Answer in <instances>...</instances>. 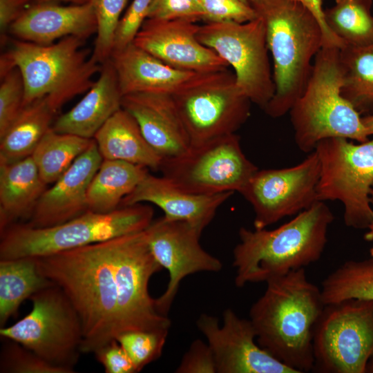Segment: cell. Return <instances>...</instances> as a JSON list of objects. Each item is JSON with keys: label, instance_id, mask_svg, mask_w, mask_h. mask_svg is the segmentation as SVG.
Wrapping results in <instances>:
<instances>
[{"label": "cell", "instance_id": "obj_1", "mask_svg": "<svg viewBox=\"0 0 373 373\" xmlns=\"http://www.w3.org/2000/svg\"><path fill=\"white\" fill-rule=\"evenodd\" d=\"M115 238L35 258L39 272L63 290L79 317L82 354H94L117 334Z\"/></svg>", "mask_w": 373, "mask_h": 373}, {"label": "cell", "instance_id": "obj_2", "mask_svg": "<svg viewBox=\"0 0 373 373\" xmlns=\"http://www.w3.org/2000/svg\"><path fill=\"white\" fill-rule=\"evenodd\" d=\"M266 283L249 310L258 344L299 373L312 370L314 332L325 307L321 289L307 279L305 268Z\"/></svg>", "mask_w": 373, "mask_h": 373}, {"label": "cell", "instance_id": "obj_3", "mask_svg": "<svg viewBox=\"0 0 373 373\" xmlns=\"http://www.w3.org/2000/svg\"><path fill=\"white\" fill-rule=\"evenodd\" d=\"M334 215L323 201H316L292 220L271 230L241 227L233 252L235 284L267 282L316 262L327 242Z\"/></svg>", "mask_w": 373, "mask_h": 373}, {"label": "cell", "instance_id": "obj_4", "mask_svg": "<svg viewBox=\"0 0 373 373\" xmlns=\"http://www.w3.org/2000/svg\"><path fill=\"white\" fill-rule=\"evenodd\" d=\"M250 4L264 23L273 60L275 93L264 110L276 118L289 112L304 90L324 35L315 16L298 1L258 0Z\"/></svg>", "mask_w": 373, "mask_h": 373}, {"label": "cell", "instance_id": "obj_5", "mask_svg": "<svg viewBox=\"0 0 373 373\" xmlns=\"http://www.w3.org/2000/svg\"><path fill=\"white\" fill-rule=\"evenodd\" d=\"M84 40L66 37L49 45L15 41L1 56L0 77L19 68L24 84L23 107L46 98L56 113L74 97L87 92L102 64L88 57Z\"/></svg>", "mask_w": 373, "mask_h": 373}, {"label": "cell", "instance_id": "obj_6", "mask_svg": "<svg viewBox=\"0 0 373 373\" xmlns=\"http://www.w3.org/2000/svg\"><path fill=\"white\" fill-rule=\"evenodd\" d=\"M342 85L340 48L323 46L304 90L289 111L295 142L302 151L311 153L318 142L330 137L369 140L360 113L341 94Z\"/></svg>", "mask_w": 373, "mask_h": 373}, {"label": "cell", "instance_id": "obj_7", "mask_svg": "<svg viewBox=\"0 0 373 373\" xmlns=\"http://www.w3.org/2000/svg\"><path fill=\"white\" fill-rule=\"evenodd\" d=\"M153 213L141 203L108 213L88 210L52 227L15 223L1 232L0 259L41 257L140 232L153 221Z\"/></svg>", "mask_w": 373, "mask_h": 373}, {"label": "cell", "instance_id": "obj_8", "mask_svg": "<svg viewBox=\"0 0 373 373\" xmlns=\"http://www.w3.org/2000/svg\"><path fill=\"white\" fill-rule=\"evenodd\" d=\"M29 299L31 312L12 325L1 327V338L15 341L51 364L74 373L82 354L83 331L72 303L55 284Z\"/></svg>", "mask_w": 373, "mask_h": 373}, {"label": "cell", "instance_id": "obj_9", "mask_svg": "<svg viewBox=\"0 0 373 373\" xmlns=\"http://www.w3.org/2000/svg\"><path fill=\"white\" fill-rule=\"evenodd\" d=\"M314 150L320 162L318 200L340 201L345 225L367 229L373 220V137L359 144L344 137L327 138Z\"/></svg>", "mask_w": 373, "mask_h": 373}, {"label": "cell", "instance_id": "obj_10", "mask_svg": "<svg viewBox=\"0 0 373 373\" xmlns=\"http://www.w3.org/2000/svg\"><path fill=\"white\" fill-rule=\"evenodd\" d=\"M314 372L365 373L373 356V300L325 305L313 336Z\"/></svg>", "mask_w": 373, "mask_h": 373}, {"label": "cell", "instance_id": "obj_11", "mask_svg": "<svg viewBox=\"0 0 373 373\" xmlns=\"http://www.w3.org/2000/svg\"><path fill=\"white\" fill-rule=\"evenodd\" d=\"M171 96L191 145L235 133L250 115L251 101L228 68L200 74Z\"/></svg>", "mask_w": 373, "mask_h": 373}, {"label": "cell", "instance_id": "obj_12", "mask_svg": "<svg viewBox=\"0 0 373 373\" xmlns=\"http://www.w3.org/2000/svg\"><path fill=\"white\" fill-rule=\"evenodd\" d=\"M257 170L236 133L191 145L184 153L163 160L159 169L181 189L202 195L240 193Z\"/></svg>", "mask_w": 373, "mask_h": 373}, {"label": "cell", "instance_id": "obj_13", "mask_svg": "<svg viewBox=\"0 0 373 373\" xmlns=\"http://www.w3.org/2000/svg\"><path fill=\"white\" fill-rule=\"evenodd\" d=\"M197 38L231 66L242 93L265 109L274 97L275 84L262 19L207 22L200 26Z\"/></svg>", "mask_w": 373, "mask_h": 373}, {"label": "cell", "instance_id": "obj_14", "mask_svg": "<svg viewBox=\"0 0 373 373\" xmlns=\"http://www.w3.org/2000/svg\"><path fill=\"white\" fill-rule=\"evenodd\" d=\"M114 269L117 335L132 330L169 329L170 318L157 311L149 291L151 276L162 267L150 250L145 230L115 238Z\"/></svg>", "mask_w": 373, "mask_h": 373}, {"label": "cell", "instance_id": "obj_15", "mask_svg": "<svg viewBox=\"0 0 373 373\" xmlns=\"http://www.w3.org/2000/svg\"><path fill=\"white\" fill-rule=\"evenodd\" d=\"M320 162L315 150L288 168L257 170L240 193L251 205L254 229L299 213L316 201Z\"/></svg>", "mask_w": 373, "mask_h": 373}, {"label": "cell", "instance_id": "obj_16", "mask_svg": "<svg viewBox=\"0 0 373 373\" xmlns=\"http://www.w3.org/2000/svg\"><path fill=\"white\" fill-rule=\"evenodd\" d=\"M145 231L152 254L169 272L166 290L155 298L157 311L168 316L180 284L185 277L198 272H219L222 264L201 247L202 231L187 222L163 216L153 221Z\"/></svg>", "mask_w": 373, "mask_h": 373}, {"label": "cell", "instance_id": "obj_17", "mask_svg": "<svg viewBox=\"0 0 373 373\" xmlns=\"http://www.w3.org/2000/svg\"><path fill=\"white\" fill-rule=\"evenodd\" d=\"M196 323L213 354L216 373H299L260 347L251 321L231 308L224 310L220 325L207 314Z\"/></svg>", "mask_w": 373, "mask_h": 373}, {"label": "cell", "instance_id": "obj_18", "mask_svg": "<svg viewBox=\"0 0 373 373\" xmlns=\"http://www.w3.org/2000/svg\"><path fill=\"white\" fill-rule=\"evenodd\" d=\"M200 25L191 19H146L133 44L175 68L214 73L229 65L197 38Z\"/></svg>", "mask_w": 373, "mask_h": 373}, {"label": "cell", "instance_id": "obj_19", "mask_svg": "<svg viewBox=\"0 0 373 373\" xmlns=\"http://www.w3.org/2000/svg\"><path fill=\"white\" fill-rule=\"evenodd\" d=\"M102 160L93 139L87 150L42 193L27 224L35 227H52L88 211L87 190Z\"/></svg>", "mask_w": 373, "mask_h": 373}, {"label": "cell", "instance_id": "obj_20", "mask_svg": "<svg viewBox=\"0 0 373 373\" xmlns=\"http://www.w3.org/2000/svg\"><path fill=\"white\" fill-rule=\"evenodd\" d=\"M97 30V18L91 1L70 6L35 2L9 28L19 39L39 45H49L69 36L85 40Z\"/></svg>", "mask_w": 373, "mask_h": 373}, {"label": "cell", "instance_id": "obj_21", "mask_svg": "<svg viewBox=\"0 0 373 373\" xmlns=\"http://www.w3.org/2000/svg\"><path fill=\"white\" fill-rule=\"evenodd\" d=\"M122 108L136 120L145 140L163 160L178 156L191 146L171 95L133 93L123 95Z\"/></svg>", "mask_w": 373, "mask_h": 373}, {"label": "cell", "instance_id": "obj_22", "mask_svg": "<svg viewBox=\"0 0 373 373\" xmlns=\"http://www.w3.org/2000/svg\"><path fill=\"white\" fill-rule=\"evenodd\" d=\"M233 192L211 195L187 192L164 176L149 173L121 202V207L143 202L152 203L161 209L169 220L185 221L202 232L213 219L218 209Z\"/></svg>", "mask_w": 373, "mask_h": 373}, {"label": "cell", "instance_id": "obj_23", "mask_svg": "<svg viewBox=\"0 0 373 373\" xmlns=\"http://www.w3.org/2000/svg\"><path fill=\"white\" fill-rule=\"evenodd\" d=\"M110 59L122 95L142 93L173 95L202 74L171 67L133 44L113 51Z\"/></svg>", "mask_w": 373, "mask_h": 373}, {"label": "cell", "instance_id": "obj_24", "mask_svg": "<svg viewBox=\"0 0 373 373\" xmlns=\"http://www.w3.org/2000/svg\"><path fill=\"white\" fill-rule=\"evenodd\" d=\"M122 97L115 70L109 59L102 64L97 80L84 97L59 116L52 128L57 133L93 139L107 120L122 108Z\"/></svg>", "mask_w": 373, "mask_h": 373}, {"label": "cell", "instance_id": "obj_25", "mask_svg": "<svg viewBox=\"0 0 373 373\" xmlns=\"http://www.w3.org/2000/svg\"><path fill=\"white\" fill-rule=\"evenodd\" d=\"M46 184L32 157L0 164V229L30 218Z\"/></svg>", "mask_w": 373, "mask_h": 373}, {"label": "cell", "instance_id": "obj_26", "mask_svg": "<svg viewBox=\"0 0 373 373\" xmlns=\"http://www.w3.org/2000/svg\"><path fill=\"white\" fill-rule=\"evenodd\" d=\"M103 159L158 170L162 158L145 140L135 118L124 108L115 113L93 137Z\"/></svg>", "mask_w": 373, "mask_h": 373}, {"label": "cell", "instance_id": "obj_27", "mask_svg": "<svg viewBox=\"0 0 373 373\" xmlns=\"http://www.w3.org/2000/svg\"><path fill=\"white\" fill-rule=\"evenodd\" d=\"M148 173V169L140 165L103 159L87 190V209L108 213L121 207L122 200Z\"/></svg>", "mask_w": 373, "mask_h": 373}, {"label": "cell", "instance_id": "obj_28", "mask_svg": "<svg viewBox=\"0 0 373 373\" xmlns=\"http://www.w3.org/2000/svg\"><path fill=\"white\" fill-rule=\"evenodd\" d=\"M55 114L46 98L24 106L0 136V164L31 156L41 138L52 127Z\"/></svg>", "mask_w": 373, "mask_h": 373}, {"label": "cell", "instance_id": "obj_29", "mask_svg": "<svg viewBox=\"0 0 373 373\" xmlns=\"http://www.w3.org/2000/svg\"><path fill=\"white\" fill-rule=\"evenodd\" d=\"M53 284L39 272L35 258L0 259L1 327L26 299Z\"/></svg>", "mask_w": 373, "mask_h": 373}, {"label": "cell", "instance_id": "obj_30", "mask_svg": "<svg viewBox=\"0 0 373 373\" xmlns=\"http://www.w3.org/2000/svg\"><path fill=\"white\" fill-rule=\"evenodd\" d=\"M343 68L342 95L360 113H373V48L344 46L340 48Z\"/></svg>", "mask_w": 373, "mask_h": 373}, {"label": "cell", "instance_id": "obj_31", "mask_svg": "<svg viewBox=\"0 0 373 373\" xmlns=\"http://www.w3.org/2000/svg\"><path fill=\"white\" fill-rule=\"evenodd\" d=\"M372 0H344L324 10L329 30L345 46L373 48Z\"/></svg>", "mask_w": 373, "mask_h": 373}, {"label": "cell", "instance_id": "obj_32", "mask_svg": "<svg viewBox=\"0 0 373 373\" xmlns=\"http://www.w3.org/2000/svg\"><path fill=\"white\" fill-rule=\"evenodd\" d=\"M93 142V139L57 133L51 127L32 155L43 181L47 185L54 183Z\"/></svg>", "mask_w": 373, "mask_h": 373}, {"label": "cell", "instance_id": "obj_33", "mask_svg": "<svg viewBox=\"0 0 373 373\" xmlns=\"http://www.w3.org/2000/svg\"><path fill=\"white\" fill-rule=\"evenodd\" d=\"M325 305L350 298L373 300V258L348 260L322 282Z\"/></svg>", "mask_w": 373, "mask_h": 373}, {"label": "cell", "instance_id": "obj_34", "mask_svg": "<svg viewBox=\"0 0 373 373\" xmlns=\"http://www.w3.org/2000/svg\"><path fill=\"white\" fill-rule=\"evenodd\" d=\"M169 329L132 330L119 333L115 339L132 360L137 372L162 355Z\"/></svg>", "mask_w": 373, "mask_h": 373}, {"label": "cell", "instance_id": "obj_35", "mask_svg": "<svg viewBox=\"0 0 373 373\" xmlns=\"http://www.w3.org/2000/svg\"><path fill=\"white\" fill-rule=\"evenodd\" d=\"M97 22V37L91 55L102 64L111 57L119 16L127 0H91Z\"/></svg>", "mask_w": 373, "mask_h": 373}, {"label": "cell", "instance_id": "obj_36", "mask_svg": "<svg viewBox=\"0 0 373 373\" xmlns=\"http://www.w3.org/2000/svg\"><path fill=\"white\" fill-rule=\"evenodd\" d=\"M3 340L0 353L1 373H69L21 344L7 338Z\"/></svg>", "mask_w": 373, "mask_h": 373}, {"label": "cell", "instance_id": "obj_37", "mask_svg": "<svg viewBox=\"0 0 373 373\" xmlns=\"http://www.w3.org/2000/svg\"><path fill=\"white\" fill-rule=\"evenodd\" d=\"M24 84L20 70L15 68L0 85V136L7 131L23 108Z\"/></svg>", "mask_w": 373, "mask_h": 373}, {"label": "cell", "instance_id": "obj_38", "mask_svg": "<svg viewBox=\"0 0 373 373\" xmlns=\"http://www.w3.org/2000/svg\"><path fill=\"white\" fill-rule=\"evenodd\" d=\"M207 22L245 23L257 18L252 6L242 0H199Z\"/></svg>", "mask_w": 373, "mask_h": 373}, {"label": "cell", "instance_id": "obj_39", "mask_svg": "<svg viewBox=\"0 0 373 373\" xmlns=\"http://www.w3.org/2000/svg\"><path fill=\"white\" fill-rule=\"evenodd\" d=\"M152 0H133L120 19L115 35L113 51L122 50L133 44L135 37L147 18Z\"/></svg>", "mask_w": 373, "mask_h": 373}, {"label": "cell", "instance_id": "obj_40", "mask_svg": "<svg viewBox=\"0 0 373 373\" xmlns=\"http://www.w3.org/2000/svg\"><path fill=\"white\" fill-rule=\"evenodd\" d=\"M199 0H152L146 19L171 20L178 19L198 21L203 19Z\"/></svg>", "mask_w": 373, "mask_h": 373}, {"label": "cell", "instance_id": "obj_41", "mask_svg": "<svg viewBox=\"0 0 373 373\" xmlns=\"http://www.w3.org/2000/svg\"><path fill=\"white\" fill-rule=\"evenodd\" d=\"M176 373H216V362L207 343L193 341L176 368Z\"/></svg>", "mask_w": 373, "mask_h": 373}, {"label": "cell", "instance_id": "obj_42", "mask_svg": "<svg viewBox=\"0 0 373 373\" xmlns=\"http://www.w3.org/2000/svg\"><path fill=\"white\" fill-rule=\"evenodd\" d=\"M94 354L106 373L137 372L130 356L116 339L97 350Z\"/></svg>", "mask_w": 373, "mask_h": 373}, {"label": "cell", "instance_id": "obj_43", "mask_svg": "<svg viewBox=\"0 0 373 373\" xmlns=\"http://www.w3.org/2000/svg\"><path fill=\"white\" fill-rule=\"evenodd\" d=\"M32 0H0L1 41H4L5 34L11 24L28 7Z\"/></svg>", "mask_w": 373, "mask_h": 373}, {"label": "cell", "instance_id": "obj_44", "mask_svg": "<svg viewBox=\"0 0 373 373\" xmlns=\"http://www.w3.org/2000/svg\"><path fill=\"white\" fill-rule=\"evenodd\" d=\"M303 4L318 21L324 35L323 46H336L343 48L345 44L338 39L327 28L324 19V10L322 7V0H296Z\"/></svg>", "mask_w": 373, "mask_h": 373}, {"label": "cell", "instance_id": "obj_45", "mask_svg": "<svg viewBox=\"0 0 373 373\" xmlns=\"http://www.w3.org/2000/svg\"><path fill=\"white\" fill-rule=\"evenodd\" d=\"M362 120L368 135H373V113L362 117Z\"/></svg>", "mask_w": 373, "mask_h": 373}, {"label": "cell", "instance_id": "obj_46", "mask_svg": "<svg viewBox=\"0 0 373 373\" xmlns=\"http://www.w3.org/2000/svg\"><path fill=\"white\" fill-rule=\"evenodd\" d=\"M371 202L373 204V189L370 191ZM368 231L365 233L364 238L367 241L373 240V220L367 227Z\"/></svg>", "mask_w": 373, "mask_h": 373}, {"label": "cell", "instance_id": "obj_47", "mask_svg": "<svg viewBox=\"0 0 373 373\" xmlns=\"http://www.w3.org/2000/svg\"><path fill=\"white\" fill-rule=\"evenodd\" d=\"M91 0H35V2H70L73 4H84L90 2Z\"/></svg>", "mask_w": 373, "mask_h": 373}, {"label": "cell", "instance_id": "obj_48", "mask_svg": "<svg viewBox=\"0 0 373 373\" xmlns=\"http://www.w3.org/2000/svg\"><path fill=\"white\" fill-rule=\"evenodd\" d=\"M366 372L373 373V356L367 364Z\"/></svg>", "mask_w": 373, "mask_h": 373}, {"label": "cell", "instance_id": "obj_49", "mask_svg": "<svg viewBox=\"0 0 373 373\" xmlns=\"http://www.w3.org/2000/svg\"><path fill=\"white\" fill-rule=\"evenodd\" d=\"M242 1H246L247 3H251L252 2H254V1H258V0H242Z\"/></svg>", "mask_w": 373, "mask_h": 373}, {"label": "cell", "instance_id": "obj_50", "mask_svg": "<svg viewBox=\"0 0 373 373\" xmlns=\"http://www.w3.org/2000/svg\"><path fill=\"white\" fill-rule=\"evenodd\" d=\"M370 255H371V256H372V258H373V247H372V248H371V249H370Z\"/></svg>", "mask_w": 373, "mask_h": 373}, {"label": "cell", "instance_id": "obj_51", "mask_svg": "<svg viewBox=\"0 0 373 373\" xmlns=\"http://www.w3.org/2000/svg\"><path fill=\"white\" fill-rule=\"evenodd\" d=\"M344 1V0H336V2H339V1Z\"/></svg>", "mask_w": 373, "mask_h": 373}]
</instances>
